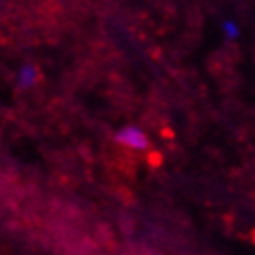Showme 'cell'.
Here are the masks:
<instances>
[{"label":"cell","instance_id":"6da1fadb","mask_svg":"<svg viewBox=\"0 0 255 255\" xmlns=\"http://www.w3.org/2000/svg\"><path fill=\"white\" fill-rule=\"evenodd\" d=\"M113 138H115L117 144L133 149V151H144V149L149 148V138L146 135V131L140 126H135V124H128V126H123L121 129H117Z\"/></svg>","mask_w":255,"mask_h":255},{"label":"cell","instance_id":"3957f363","mask_svg":"<svg viewBox=\"0 0 255 255\" xmlns=\"http://www.w3.org/2000/svg\"><path fill=\"white\" fill-rule=\"evenodd\" d=\"M221 31H223L224 38L230 40V42H234V40H237L241 37V27L234 18H224L223 24H221Z\"/></svg>","mask_w":255,"mask_h":255},{"label":"cell","instance_id":"7a4b0ae2","mask_svg":"<svg viewBox=\"0 0 255 255\" xmlns=\"http://www.w3.org/2000/svg\"><path fill=\"white\" fill-rule=\"evenodd\" d=\"M40 80V69L35 64H22L16 71V86L20 90H31Z\"/></svg>","mask_w":255,"mask_h":255}]
</instances>
